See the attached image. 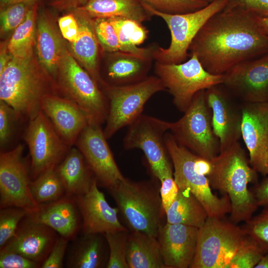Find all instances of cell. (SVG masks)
<instances>
[{"mask_svg":"<svg viewBox=\"0 0 268 268\" xmlns=\"http://www.w3.org/2000/svg\"><path fill=\"white\" fill-rule=\"evenodd\" d=\"M189 51L208 72L223 74L240 63L268 54V36L254 14L224 8L204 24Z\"/></svg>","mask_w":268,"mask_h":268,"instance_id":"cell-1","label":"cell"},{"mask_svg":"<svg viewBox=\"0 0 268 268\" xmlns=\"http://www.w3.org/2000/svg\"><path fill=\"white\" fill-rule=\"evenodd\" d=\"M210 161L206 176L211 188L230 199L229 220L237 224L250 219L258 208L249 183H258V173L251 166L239 142L221 151Z\"/></svg>","mask_w":268,"mask_h":268,"instance_id":"cell-2","label":"cell"},{"mask_svg":"<svg viewBox=\"0 0 268 268\" xmlns=\"http://www.w3.org/2000/svg\"><path fill=\"white\" fill-rule=\"evenodd\" d=\"M51 76L32 62L31 57H13L0 73V100L11 106L16 120H30L41 110L43 98L51 92Z\"/></svg>","mask_w":268,"mask_h":268,"instance_id":"cell-3","label":"cell"},{"mask_svg":"<svg viewBox=\"0 0 268 268\" xmlns=\"http://www.w3.org/2000/svg\"><path fill=\"white\" fill-rule=\"evenodd\" d=\"M108 190L129 231L157 237L166 215L158 185L153 181H134L125 177Z\"/></svg>","mask_w":268,"mask_h":268,"instance_id":"cell-4","label":"cell"},{"mask_svg":"<svg viewBox=\"0 0 268 268\" xmlns=\"http://www.w3.org/2000/svg\"><path fill=\"white\" fill-rule=\"evenodd\" d=\"M227 2L228 0H215L196 11L175 14L159 12L141 2L151 15L159 16L165 21L171 34V42L168 48L154 46L153 60L163 64L185 62L189 57L190 46L198 33L210 17L225 7Z\"/></svg>","mask_w":268,"mask_h":268,"instance_id":"cell-5","label":"cell"},{"mask_svg":"<svg viewBox=\"0 0 268 268\" xmlns=\"http://www.w3.org/2000/svg\"><path fill=\"white\" fill-rule=\"evenodd\" d=\"M164 141L179 188L189 190L203 205L208 216L223 218L230 213L231 205L228 196L220 198L212 193L207 177L199 170V156L179 144L171 133H166Z\"/></svg>","mask_w":268,"mask_h":268,"instance_id":"cell-6","label":"cell"},{"mask_svg":"<svg viewBox=\"0 0 268 268\" xmlns=\"http://www.w3.org/2000/svg\"><path fill=\"white\" fill-rule=\"evenodd\" d=\"M247 236L242 227L230 220L208 216L198 229L190 268H226Z\"/></svg>","mask_w":268,"mask_h":268,"instance_id":"cell-7","label":"cell"},{"mask_svg":"<svg viewBox=\"0 0 268 268\" xmlns=\"http://www.w3.org/2000/svg\"><path fill=\"white\" fill-rule=\"evenodd\" d=\"M170 131L177 142L197 155L210 161L220 152L219 139L214 133L212 113L205 90L198 92L184 115L171 123Z\"/></svg>","mask_w":268,"mask_h":268,"instance_id":"cell-8","label":"cell"},{"mask_svg":"<svg viewBox=\"0 0 268 268\" xmlns=\"http://www.w3.org/2000/svg\"><path fill=\"white\" fill-rule=\"evenodd\" d=\"M179 64H163L155 62L154 73L161 81L165 90L172 96L173 102L184 113L195 94L201 90L222 84L224 74H213L205 69L194 55Z\"/></svg>","mask_w":268,"mask_h":268,"instance_id":"cell-9","label":"cell"},{"mask_svg":"<svg viewBox=\"0 0 268 268\" xmlns=\"http://www.w3.org/2000/svg\"><path fill=\"white\" fill-rule=\"evenodd\" d=\"M103 86L108 103V114L103 130L107 139L140 116L144 105L152 95L165 90L161 81L155 75L127 85L104 83Z\"/></svg>","mask_w":268,"mask_h":268,"instance_id":"cell-10","label":"cell"},{"mask_svg":"<svg viewBox=\"0 0 268 268\" xmlns=\"http://www.w3.org/2000/svg\"><path fill=\"white\" fill-rule=\"evenodd\" d=\"M59 71L61 83L67 98L83 112L88 124L101 126L106 122L108 114L106 97L88 72L65 49Z\"/></svg>","mask_w":268,"mask_h":268,"instance_id":"cell-11","label":"cell"},{"mask_svg":"<svg viewBox=\"0 0 268 268\" xmlns=\"http://www.w3.org/2000/svg\"><path fill=\"white\" fill-rule=\"evenodd\" d=\"M128 126L123 140L125 149L142 150L152 173L160 182L165 178L173 176L164 141L171 122L141 114Z\"/></svg>","mask_w":268,"mask_h":268,"instance_id":"cell-12","label":"cell"},{"mask_svg":"<svg viewBox=\"0 0 268 268\" xmlns=\"http://www.w3.org/2000/svg\"><path fill=\"white\" fill-rule=\"evenodd\" d=\"M24 150V145L19 144L11 150L0 151V208L16 206L31 212L38 207L31 192L30 168Z\"/></svg>","mask_w":268,"mask_h":268,"instance_id":"cell-13","label":"cell"},{"mask_svg":"<svg viewBox=\"0 0 268 268\" xmlns=\"http://www.w3.org/2000/svg\"><path fill=\"white\" fill-rule=\"evenodd\" d=\"M24 139L31 158L32 180L44 172L55 168L70 148L41 110L29 120Z\"/></svg>","mask_w":268,"mask_h":268,"instance_id":"cell-14","label":"cell"},{"mask_svg":"<svg viewBox=\"0 0 268 268\" xmlns=\"http://www.w3.org/2000/svg\"><path fill=\"white\" fill-rule=\"evenodd\" d=\"M101 126L88 124L80 134L75 144L93 172L98 185L109 189L125 177L115 160Z\"/></svg>","mask_w":268,"mask_h":268,"instance_id":"cell-15","label":"cell"},{"mask_svg":"<svg viewBox=\"0 0 268 268\" xmlns=\"http://www.w3.org/2000/svg\"><path fill=\"white\" fill-rule=\"evenodd\" d=\"M223 74L222 84L242 103L268 102V53L240 63Z\"/></svg>","mask_w":268,"mask_h":268,"instance_id":"cell-16","label":"cell"},{"mask_svg":"<svg viewBox=\"0 0 268 268\" xmlns=\"http://www.w3.org/2000/svg\"><path fill=\"white\" fill-rule=\"evenodd\" d=\"M206 102L212 113L214 134L219 139L220 151L231 146L241 137L242 103L222 84L205 90Z\"/></svg>","mask_w":268,"mask_h":268,"instance_id":"cell-17","label":"cell"},{"mask_svg":"<svg viewBox=\"0 0 268 268\" xmlns=\"http://www.w3.org/2000/svg\"><path fill=\"white\" fill-rule=\"evenodd\" d=\"M241 137L252 167L268 175V102L242 103Z\"/></svg>","mask_w":268,"mask_h":268,"instance_id":"cell-18","label":"cell"},{"mask_svg":"<svg viewBox=\"0 0 268 268\" xmlns=\"http://www.w3.org/2000/svg\"><path fill=\"white\" fill-rule=\"evenodd\" d=\"M74 197L82 218V234H103L129 230L119 220L118 207H112L99 190L95 178L87 193Z\"/></svg>","mask_w":268,"mask_h":268,"instance_id":"cell-19","label":"cell"},{"mask_svg":"<svg viewBox=\"0 0 268 268\" xmlns=\"http://www.w3.org/2000/svg\"><path fill=\"white\" fill-rule=\"evenodd\" d=\"M59 235L28 213L20 222L14 235L0 250L19 253L42 265Z\"/></svg>","mask_w":268,"mask_h":268,"instance_id":"cell-20","label":"cell"},{"mask_svg":"<svg viewBox=\"0 0 268 268\" xmlns=\"http://www.w3.org/2000/svg\"><path fill=\"white\" fill-rule=\"evenodd\" d=\"M198 228L166 222L157 238L166 268H190L196 249Z\"/></svg>","mask_w":268,"mask_h":268,"instance_id":"cell-21","label":"cell"},{"mask_svg":"<svg viewBox=\"0 0 268 268\" xmlns=\"http://www.w3.org/2000/svg\"><path fill=\"white\" fill-rule=\"evenodd\" d=\"M41 110L70 147L76 143L80 134L88 124L83 112L67 98L48 95L42 100Z\"/></svg>","mask_w":268,"mask_h":268,"instance_id":"cell-22","label":"cell"},{"mask_svg":"<svg viewBox=\"0 0 268 268\" xmlns=\"http://www.w3.org/2000/svg\"><path fill=\"white\" fill-rule=\"evenodd\" d=\"M29 214L70 241L75 239L81 230L82 218L72 196L66 195L58 200L39 204Z\"/></svg>","mask_w":268,"mask_h":268,"instance_id":"cell-23","label":"cell"},{"mask_svg":"<svg viewBox=\"0 0 268 268\" xmlns=\"http://www.w3.org/2000/svg\"><path fill=\"white\" fill-rule=\"evenodd\" d=\"M71 241L67 248V268H106L109 251L103 234H82Z\"/></svg>","mask_w":268,"mask_h":268,"instance_id":"cell-24","label":"cell"},{"mask_svg":"<svg viewBox=\"0 0 268 268\" xmlns=\"http://www.w3.org/2000/svg\"><path fill=\"white\" fill-rule=\"evenodd\" d=\"M66 195L75 197L87 193L95 177L85 159L76 147H71L55 168Z\"/></svg>","mask_w":268,"mask_h":268,"instance_id":"cell-25","label":"cell"},{"mask_svg":"<svg viewBox=\"0 0 268 268\" xmlns=\"http://www.w3.org/2000/svg\"><path fill=\"white\" fill-rule=\"evenodd\" d=\"M106 69L110 85L123 86L138 82L147 77L153 59L118 51L111 52Z\"/></svg>","mask_w":268,"mask_h":268,"instance_id":"cell-26","label":"cell"},{"mask_svg":"<svg viewBox=\"0 0 268 268\" xmlns=\"http://www.w3.org/2000/svg\"><path fill=\"white\" fill-rule=\"evenodd\" d=\"M79 30L76 40L71 44L75 57L98 85H103L98 72L99 42L95 34L94 20L82 10L78 8Z\"/></svg>","mask_w":268,"mask_h":268,"instance_id":"cell-27","label":"cell"},{"mask_svg":"<svg viewBox=\"0 0 268 268\" xmlns=\"http://www.w3.org/2000/svg\"><path fill=\"white\" fill-rule=\"evenodd\" d=\"M126 258L129 268H166L157 237L129 231Z\"/></svg>","mask_w":268,"mask_h":268,"instance_id":"cell-28","label":"cell"},{"mask_svg":"<svg viewBox=\"0 0 268 268\" xmlns=\"http://www.w3.org/2000/svg\"><path fill=\"white\" fill-rule=\"evenodd\" d=\"M79 8L94 19L122 17L142 23L152 16L139 0H87Z\"/></svg>","mask_w":268,"mask_h":268,"instance_id":"cell-29","label":"cell"},{"mask_svg":"<svg viewBox=\"0 0 268 268\" xmlns=\"http://www.w3.org/2000/svg\"><path fill=\"white\" fill-rule=\"evenodd\" d=\"M36 47L38 59L43 68L51 76L56 77L64 49L49 20L42 14L37 23Z\"/></svg>","mask_w":268,"mask_h":268,"instance_id":"cell-30","label":"cell"},{"mask_svg":"<svg viewBox=\"0 0 268 268\" xmlns=\"http://www.w3.org/2000/svg\"><path fill=\"white\" fill-rule=\"evenodd\" d=\"M113 26L120 46V51L129 53L146 59H153L154 46L139 48L147 39L148 31L135 20L122 17L107 18Z\"/></svg>","mask_w":268,"mask_h":268,"instance_id":"cell-31","label":"cell"},{"mask_svg":"<svg viewBox=\"0 0 268 268\" xmlns=\"http://www.w3.org/2000/svg\"><path fill=\"white\" fill-rule=\"evenodd\" d=\"M166 222L200 228L208 217L201 202L188 189L179 188L175 200L166 211Z\"/></svg>","mask_w":268,"mask_h":268,"instance_id":"cell-32","label":"cell"},{"mask_svg":"<svg viewBox=\"0 0 268 268\" xmlns=\"http://www.w3.org/2000/svg\"><path fill=\"white\" fill-rule=\"evenodd\" d=\"M36 3L29 7L23 21L15 29L7 45L9 53L19 59L31 57L34 44Z\"/></svg>","mask_w":268,"mask_h":268,"instance_id":"cell-33","label":"cell"},{"mask_svg":"<svg viewBox=\"0 0 268 268\" xmlns=\"http://www.w3.org/2000/svg\"><path fill=\"white\" fill-rule=\"evenodd\" d=\"M30 189L39 205L58 200L66 195L65 188L55 168L44 172L32 180Z\"/></svg>","mask_w":268,"mask_h":268,"instance_id":"cell-34","label":"cell"},{"mask_svg":"<svg viewBox=\"0 0 268 268\" xmlns=\"http://www.w3.org/2000/svg\"><path fill=\"white\" fill-rule=\"evenodd\" d=\"M129 233L128 230L103 234L109 251L106 268H129L126 258Z\"/></svg>","mask_w":268,"mask_h":268,"instance_id":"cell-35","label":"cell"},{"mask_svg":"<svg viewBox=\"0 0 268 268\" xmlns=\"http://www.w3.org/2000/svg\"><path fill=\"white\" fill-rule=\"evenodd\" d=\"M266 253L247 235L226 268H255Z\"/></svg>","mask_w":268,"mask_h":268,"instance_id":"cell-36","label":"cell"},{"mask_svg":"<svg viewBox=\"0 0 268 268\" xmlns=\"http://www.w3.org/2000/svg\"><path fill=\"white\" fill-rule=\"evenodd\" d=\"M154 9L165 13L175 14L193 12L209 4L201 0H139Z\"/></svg>","mask_w":268,"mask_h":268,"instance_id":"cell-37","label":"cell"},{"mask_svg":"<svg viewBox=\"0 0 268 268\" xmlns=\"http://www.w3.org/2000/svg\"><path fill=\"white\" fill-rule=\"evenodd\" d=\"M242 228L266 253L268 252V204L257 215L244 222Z\"/></svg>","mask_w":268,"mask_h":268,"instance_id":"cell-38","label":"cell"},{"mask_svg":"<svg viewBox=\"0 0 268 268\" xmlns=\"http://www.w3.org/2000/svg\"><path fill=\"white\" fill-rule=\"evenodd\" d=\"M29 211L19 207L10 206L0 210V248L15 234L18 225Z\"/></svg>","mask_w":268,"mask_h":268,"instance_id":"cell-39","label":"cell"},{"mask_svg":"<svg viewBox=\"0 0 268 268\" xmlns=\"http://www.w3.org/2000/svg\"><path fill=\"white\" fill-rule=\"evenodd\" d=\"M94 27L99 43L105 51L111 53L120 51L117 34L107 18H95Z\"/></svg>","mask_w":268,"mask_h":268,"instance_id":"cell-40","label":"cell"},{"mask_svg":"<svg viewBox=\"0 0 268 268\" xmlns=\"http://www.w3.org/2000/svg\"><path fill=\"white\" fill-rule=\"evenodd\" d=\"M31 5L26 3H16L3 7L0 12L2 30L8 32L15 29L24 20Z\"/></svg>","mask_w":268,"mask_h":268,"instance_id":"cell-41","label":"cell"},{"mask_svg":"<svg viewBox=\"0 0 268 268\" xmlns=\"http://www.w3.org/2000/svg\"><path fill=\"white\" fill-rule=\"evenodd\" d=\"M17 121L13 109L0 100V150L9 142L13 132L14 124Z\"/></svg>","mask_w":268,"mask_h":268,"instance_id":"cell-42","label":"cell"},{"mask_svg":"<svg viewBox=\"0 0 268 268\" xmlns=\"http://www.w3.org/2000/svg\"><path fill=\"white\" fill-rule=\"evenodd\" d=\"M70 240L59 235L49 254L41 265L42 268H61Z\"/></svg>","mask_w":268,"mask_h":268,"instance_id":"cell-43","label":"cell"},{"mask_svg":"<svg viewBox=\"0 0 268 268\" xmlns=\"http://www.w3.org/2000/svg\"><path fill=\"white\" fill-rule=\"evenodd\" d=\"M41 264L16 252L0 250V268H39Z\"/></svg>","mask_w":268,"mask_h":268,"instance_id":"cell-44","label":"cell"},{"mask_svg":"<svg viewBox=\"0 0 268 268\" xmlns=\"http://www.w3.org/2000/svg\"><path fill=\"white\" fill-rule=\"evenodd\" d=\"M225 8L238 9L255 15L268 16V0H228Z\"/></svg>","mask_w":268,"mask_h":268,"instance_id":"cell-45","label":"cell"},{"mask_svg":"<svg viewBox=\"0 0 268 268\" xmlns=\"http://www.w3.org/2000/svg\"><path fill=\"white\" fill-rule=\"evenodd\" d=\"M160 183V195L162 205L166 213L177 197L179 188L173 176L165 178Z\"/></svg>","mask_w":268,"mask_h":268,"instance_id":"cell-46","label":"cell"},{"mask_svg":"<svg viewBox=\"0 0 268 268\" xmlns=\"http://www.w3.org/2000/svg\"><path fill=\"white\" fill-rule=\"evenodd\" d=\"M58 23L63 37L71 43L74 42L78 36L79 26L74 15L68 14L61 17Z\"/></svg>","mask_w":268,"mask_h":268,"instance_id":"cell-47","label":"cell"},{"mask_svg":"<svg viewBox=\"0 0 268 268\" xmlns=\"http://www.w3.org/2000/svg\"><path fill=\"white\" fill-rule=\"evenodd\" d=\"M251 191L258 206L264 207L268 204V177L265 178L260 183H257Z\"/></svg>","mask_w":268,"mask_h":268,"instance_id":"cell-48","label":"cell"},{"mask_svg":"<svg viewBox=\"0 0 268 268\" xmlns=\"http://www.w3.org/2000/svg\"><path fill=\"white\" fill-rule=\"evenodd\" d=\"M254 15L258 25L268 36V16Z\"/></svg>","mask_w":268,"mask_h":268,"instance_id":"cell-49","label":"cell"},{"mask_svg":"<svg viewBox=\"0 0 268 268\" xmlns=\"http://www.w3.org/2000/svg\"><path fill=\"white\" fill-rule=\"evenodd\" d=\"M12 57V56L11 54L8 55L6 52L3 50L1 51L0 58V73L3 71Z\"/></svg>","mask_w":268,"mask_h":268,"instance_id":"cell-50","label":"cell"},{"mask_svg":"<svg viewBox=\"0 0 268 268\" xmlns=\"http://www.w3.org/2000/svg\"><path fill=\"white\" fill-rule=\"evenodd\" d=\"M37 0H0V5L3 8L8 5L16 3H26L33 4Z\"/></svg>","mask_w":268,"mask_h":268,"instance_id":"cell-51","label":"cell"},{"mask_svg":"<svg viewBox=\"0 0 268 268\" xmlns=\"http://www.w3.org/2000/svg\"><path fill=\"white\" fill-rule=\"evenodd\" d=\"M87 0H53L54 4L61 5H73L77 3L85 4Z\"/></svg>","mask_w":268,"mask_h":268,"instance_id":"cell-52","label":"cell"},{"mask_svg":"<svg viewBox=\"0 0 268 268\" xmlns=\"http://www.w3.org/2000/svg\"><path fill=\"white\" fill-rule=\"evenodd\" d=\"M255 268H268V252L263 256Z\"/></svg>","mask_w":268,"mask_h":268,"instance_id":"cell-53","label":"cell"},{"mask_svg":"<svg viewBox=\"0 0 268 268\" xmlns=\"http://www.w3.org/2000/svg\"><path fill=\"white\" fill-rule=\"evenodd\" d=\"M202 0V1H206V2H208L209 3L214 1V0Z\"/></svg>","mask_w":268,"mask_h":268,"instance_id":"cell-54","label":"cell"}]
</instances>
